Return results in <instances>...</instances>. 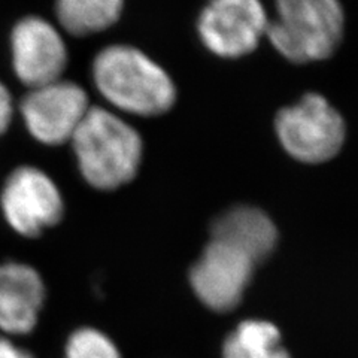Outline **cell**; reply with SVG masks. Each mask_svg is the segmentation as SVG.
I'll return each instance as SVG.
<instances>
[{
    "label": "cell",
    "mask_w": 358,
    "mask_h": 358,
    "mask_svg": "<svg viewBox=\"0 0 358 358\" xmlns=\"http://www.w3.org/2000/svg\"><path fill=\"white\" fill-rule=\"evenodd\" d=\"M71 142L83 178L103 192L133 181L142 163L139 133L103 108H90Z\"/></svg>",
    "instance_id": "1"
},
{
    "label": "cell",
    "mask_w": 358,
    "mask_h": 358,
    "mask_svg": "<svg viewBox=\"0 0 358 358\" xmlns=\"http://www.w3.org/2000/svg\"><path fill=\"white\" fill-rule=\"evenodd\" d=\"M93 78L100 94L127 114L160 115L176 99V88L166 71L127 45H112L100 51L93 62Z\"/></svg>",
    "instance_id": "2"
},
{
    "label": "cell",
    "mask_w": 358,
    "mask_h": 358,
    "mask_svg": "<svg viewBox=\"0 0 358 358\" xmlns=\"http://www.w3.org/2000/svg\"><path fill=\"white\" fill-rule=\"evenodd\" d=\"M276 18L266 35L289 62L326 60L343 38L345 15L339 0H275Z\"/></svg>",
    "instance_id": "3"
},
{
    "label": "cell",
    "mask_w": 358,
    "mask_h": 358,
    "mask_svg": "<svg viewBox=\"0 0 358 358\" xmlns=\"http://www.w3.org/2000/svg\"><path fill=\"white\" fill-rule=\"evenodd\" d=\"M275 127L285 151L303 163L333 159L346 136L342 115L320 94H306L296 105L284 108L276 117Z\"/></svg>",
    "instance_id": "4"
},
{
    "label": "cell",
    "mask_w": 358,
    "mask_h": 358,
    "mask_svg": "<svg viewBox=\"0 0 358 358\" xmlns=\"http://www.w3.org/2000/svg\"><path fill=\"white\" fill-rule=\"evenodd\" d=\"M3 217L18 234L36 238L63 217V197L52 179L38 167L21 166L10 173L0 196Z\"/></svg>",
    "instance_id": "5"
},
{
    "label": "cell",
    "mask_w": 358,
    "mask_h": 358,
    "mask_svg": "<svg viewBox=\"0 0 358 358\" xmlns=\"http://www.w3.org/2000/svg\"><path fill=\"white\" fill-rule=\"evenodd\" d=\"M267 26L260 0H209L199 17L197 30L209 51L238 59L257 48Z\"/></svg>",
    "instance_id": "6"
},
{
    "label": "cell",
    "mask_w": 358,
    "mask_h": 358,
    "mask_svg": "<svg viewBox=\"0 0 358 358\" xmlns=\"http://www.w3.org/2000/svg\"><path fill=\"white\" fill-rule=\"evenodd\" d=\"M90 108L84 88L62 80L31 88L20 105L29 133L45 145L71 142Z\"/></svg>",
    "instance_id": "7"
},
{
    "label": "cell",
    "mask_w": 358,
    "mask_h": 358,
    "mask_svg": "<svg viewBox=\"0 0 358 358\" xmlns=\"http://www.w3.org/2000/svg\"><path fill=\"white\" fill-rule=\"evenodd\" d=\"M252 268L254 263L245 254L212 239L189 272V282L201 303L227 312L241 303Z\"/></svg>",
    "instance_id": "8"
},
{
    "label": "cell",
    "mask_w": 358,
    "mask_h": 358,
    "mask_svg": "<svg viewBox=\"0 0 358 358\" xmlns=\"http://www.w3.org/2000/svg\"><path fill=\"white\" fill-rule=\"evenodd\" d=\"M10 48L15 75L30 90L60 81L67 50L51 22L39 17L22 18L13 30Z\"/></svg>",
    "instance_id": "9"
},
{
    "label": "cell",
    "mask_w": 358,
    "mask_h": 358,
    "mask_svg": "<svg viewBox=\"0 0 358 358\" xmlns=\"http://www.w3.org/2000/svg\"><path fill=\"white\" fill-rule=\"evenodd\" d=\"M45 284L29 264H0V330L6 334H29L38 324L45 301Z\"/></svg>",
    "instance_id": "10"
},
{
    "label": "cell",
    "mask_w": 358,
    "mask_h": 358,
    "mask_svg": "<svg viewBox=\"0 0 358 358\" xmlns=\"http://www.w3.org/2000/svg\"><path fill=\"white\" fill-rule=\"evenodd\" d=\"M212 239L233 246L251 262L260 263L272 254L278 241L273 221L259 208L236 206L221 214L210 229Z\"/></svg>",
    "instance_id": "11"
},
{
    "label": "cell",
    "mask_w": 358,
    "mask_h": 358,
    "mask_svg": "<svg viewBox=\"0 0 358 358\" xmlns=\"http://www.w3.org/2000/svg\"><path fill=\"white\" fill-rule=\"evenodd\" d=\"M124 0H57L55 13L62 27L73 36H88L114 26Z\"/></svg>",
    "instance_id": "12"
},
{
    "label": "cell",
    "mask_w": 358,
    "mask_h": 358,
    "mask_svg": "<svg viewBox=\"0 0 358 358\" xmlns=\"http://www.w3.org/2000/svg\"><path fill=\"white\" fill-rule=\"evenodd\" d=\"M222 358H289V354L272 322L246 320L226 338Z\"/></svg>",
    "instance_id": "13"
},
{
    "label": "cell",
    "mask_w": 358,
    "mask_h": 358,
    "mask_svg": "<svg viewBox=\"0 0 358 358\" xmlns=\"http://www.w3.org/2000/svg\"><path fill=\"white\" fill-rule=\"evenodd\" d=\"M64 358H121V354L105 333L87 327L71 334Z\"/></svg>",
    "instance_id": "14"
},
{
    "label": "cell",
    "mask_w": 358,
    "mask_h": 358,
    "mask_svg": "<svg viewBox=\"0 0 358 358\" xmlns=\"http://www.w3.org/2000/svg\"><path fill=\"white\" fill-rule=\"evenodd\" d=\"M13 97H10L8 88L0 83V136L8 130L10 120H13Z\"/></svg>",
    "instance_id": "15"
},
{
    "label": "cell",
    "mask_w": 358,
    "mask_h": 358,
    "mask_svg": "<svg viewBox=\"0 0 358 358\" xmlns=\"http://www.w3.org/2000/svg\"><path fill=\"white\" fill-rule=\"evenodd\" d=\"M0 358H35L29 351L20 348L8 338L0 336Z\"/></svg>",
    "instance_id": "16"
}]
</instances>
